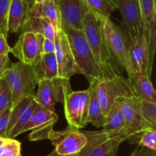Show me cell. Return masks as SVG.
<instances>
[{"label":"cell","instance_id":"cell-1","mask_svg":"<svg viewBox=\"0 0 156 156\" xmlns=\"http://www.w3.org/2000/svg\"><path fill=\"white\" fill-rule=\"evenodd\" d=\"M103 21L104 19L89 11L83 18L82 32L96 62L101 69L105 79H109L121 74L118 65L108 50L104 33Z\"/></svg>","mask_w":156,"mask_h":156},{"label":"cell","instance_id":"cell-2","mask_svg":"<svg viewBox=\"0 0 156 156\" xmlns=\"http://www.w3.org/2000/svg\"><path fill=\"white\" fill-rule=\"evenodd\" d=\"M87 138V144L77 156H117L123 142L133 143L134 134L126 127L118 130L82 131Z\"/></svg>","mask_w":156,"mask_h":156},{"label":"cell","instance_id":"cell-3","mask_svg":"<svg viewBox=\"0 0 156 156\" xmlns=\"http://www.w3.org/2000/svg\"><path fill=\"white\" fill-rule=\"evenodd\" d=\"M66 34L79 74L85 76L90 85L105 79L101 69L94 59L82 31L61 27Z\"/></svg>","mask_w":156,"mask_h":156},{"label":"cell","instance_id":"cell-4","mask_svg":"<svg viewBox=\"0 0 156 156\" xmlns=\"http://www.w3.org/2000/svg\"><path fill=\"white\" fill-rule=\"evenodd\" d=\"M89 88L94 91L105 117L116 101L123 98L136 96L129 81L122 75L101 79L91 84Z\"/></svg>","mask_w":156,"mask_h":156},{"label":"cell","instance_id":"cell-5","mask_svg":"<svg viewBox=\"0 0 156 156\" xmlns=\"http://www.w3.org/2000/svg\"><path fill=\"white\" fill-rule=\"evenodd\" d=\"M3 77L7 82L12 96V108L21 99L33 97L34 89L38 84L32 66L21 62L12 63Z\"/></svg>","mask_w":156,"mask_h":156},{"label":"cell","instance_id":"cell-6","mask_svg":"<svg viewBox=\"0 0 156 156\" xmlns=\"http://www.w3.org/2000/svg\"><path fill=\"white\" fill-rule=\"evenodd\" d=\"M103 28L108 50L118 66L126 70L128 79L133 76L129 61L130 37L126 30L106 18L103 21Z\"/></svg>","mask_w":156,"mask_h":156},{"label":"cell","instance_id":"cell-7","mask_svg":"<svg viewBox=\"0 0 156 156\" xmlns=\"http://www.w3.org/2000/svg\"><path fill=\"white\" fill-rule=\"evenodd\" d=\"M37 85V91L34 95V101L51 112H55L56 102L63 104L66 96L72 91L69 80L59 77L41 80Z\"/></svg>","mask_w":156,"mask_h":156},{"label":"cell","instance_id":"cell-8","mask_svg":"<svg viewBox=\"0 0 156 156\" xmlns=\"http://www.w3.org/2000/svg\"><path fill=\"white\" fill-rule=\"evenodd\" d=\"M91 89L69 93L64 100V113L69 126L75 129H82L88 123Z\"/></svg>","mask_w":156,"mask_h":156},{"label":"cell","instance_id":"cell-9","mask_svg":"<svg viewBox=\"0 0 156 156\" xmlns=\"http://www.w3.org/2000/svg\"><path fill=\"white\" fill-rule=\"evenodd\" d=\"M48 139L55 146V152L59 155H78L87 144V138L82 131L68 126L62 130H51Z\"/></svg>","mask_w":156,"mask_h":156},{"label":"cell","instance_id":"cell-10","mask_svg":"<svg viewBox=\"0 0 156 156\" xmlns=\"http://www.w3.org/2000/svg\"><path fill=\"white\" fill-rule=\"evenodd\" d=\"M141 12L143 35L149 53V69L151 76L156 49V4L155 0H139Z\"/></svg>","mask_w":156,"mask_h":156},{"label":"cell","instance_id":"cell-11","mask_svg":"<svg viewBox=\"0 0 156 156\" xmlns=\"http://www.w3.org/2000/svg\"><path fill=\"white\" fill-rule=\"evenodd\" d=\"M44 37L33 32H24L20 34L11 53L20 62L33 66L42 56V45Z\"/></svg>","mask_w":156,"mask_h":156},{"label":"cell","instance_id":"cell-12","mask_svg":"<svg viewBox=\"0 0 156 156\" xmlns=\"http://www.w3.org/2000/svg\"><path fill=\"white\" fill-rule=\"evenodd\" d=\"M55 56L58 66V74L61 79H68L79 71L75 62L66 34L62 28L56 30L54 38Z\"/></svg>","mask_w":156,"mask_h":156},{"label":"cell","instance_id":"cell-13","mask_svg":"<svg viewBox=\"0 0 156 156\" xmlns=\"http://www.w3.org/2000/svg\"><path fill=\"white\" fill-rule=\"evenodd\" d=\"M120 109L124 118L125 127L134 134L133 144H137L138 137L142 133L149 129H155L146 123L141 115L140 98L136 96L118 99Z\"/></svg>","mask_w":156,"mask_h":156},{"label":"cell","instance_id":"cell-14","mask_svg":"<svg viewBox=\"0 0 156 156\" xmlns=\"http://www.w3.org/2000/svg\"><path fill=\"white\" fill-rule=\"evenodd\" d=\"M58 120L56 112H51L37 104L35 111L31 118L25 127L23 129L22 133L28 130H32L29 135L30 141H38L48 139L49 133L53 130V126Z\"/></svg>","mask_w":156,"mask_h":156},{"label":"cell","instance_id":"cell-15","mask_svg":"<svg viewBox=\"0 0 156 156\" xmlns=\"http://www.w3.org/2000/svg\"><path fill=\"white\" fill-rule=\"evenodd\" d=\"M60 14L61 27L82 31V21L89 12L82 0H56Z\"/></svg>","mask_w":156,"mask_h":156},{"label":"cell","instance_id":"cell-16","mask_svg":"<svg viewBox=\"0 0 156 156\" xmlns=\"http://www.w3.org/2000/svg\"><path fill=\"white\" fill-rule=\"evenodd\" d=\"M115 2L130 39L142 34L143 25L139 0H115Z\"/></svg>","mask_w":156,"mask_h":156},{"label":"cell","instance_id":"cell-17","mask_svg":"<svg viewBox=\"0 0 156 156\" xmlns=\"http://www.w3.org/2000/svg\"><path fill=\"white\" fill-rule=\"evenodd\" d=\"M129 61L133 74L149 75V53L143 34L130 39Z\"/></svg>","mask_w":156,"mask_h":156},{"label":"cell","instance_id":"cell-18","mask_svg":"<svg viewBox=\"0 0 156 156\" xmlns=\"http://www.w3.org/2000/svg\"><path fill=\"white\" fill-rule=\"evenodd\" d=\"M31 6L27 0H12L8 18V32L18 33L29 18V11Z\"/></svg>","mask_w":156,"mask_h":156},{"label":"cell","instance_id":"cell-19","mask_svg":"<svg viewBox=\"0 0 156 156\" xmlns=\"http://www.w3.org/2000/svg\"><path fill=\"white\" fill-rule=\"evenodd\" d=\"M44 18L50 20L56 30L61 28V19L56 0H46L41 3H34L29 11V18Z\"/></svg>","mask_w":156,"mask_h":156},{"label":"cell","instance_id":"cell-20","mask_svg":"<svg viewBox=\"0 0 156 156\" xmlns=\"http://www.w3.org/2000/svg\"><path fill=\"white\" fill-rule=\"evenodd\" d=\"M128 80L132 85L136 97L142 100L156 103V91L149 75L134 74Z\"/></svg>","mask_w":156,"mask_h":156},{"label":"cell","instance_id":"cell-21","mask_svg":"<svg viewBox=\"0 0 156 156\" xmlns=\"http://www.w3.org/2000/svg\"><path fill=\"white\" fill-rule=\"evenodd\" d=\"M38 82L44 79H53L59 77L58 66L55 53L44 54L32 66Z\"/></svg>","mask_w":156,"mask_h":156},{"label":"cell","instance_id":"cell-22","mask_svg":"<svg viewBox=\"0 0 156 156\" xmlns=\"http://www.w3.org/2000/svg\"><path fill=\"white\" fill-rule=\"evenodd\" d=\"M56 30L55 26L50 20L44 18L30 17L20 31L21 34L24 32H33L41 34L44 38L54 41Z\"/></svg>","mask_w":156,"mask_h":156},{"label":"cell","instance_id":"cell-23","mask_svg":"<svg viewBox=\"0 0 156 156\" xmlns=\"http://www.w3.org/2000/svg\"><path fill=\"white\" fill-rule=\"evenodd\" d=\"M88 10L102 19L109 18L117 9L115 0H82Z\"/></svg>","mask_w":156,"mask_h":156},{"label":"cell","instance_id":"cell-24","mask_svg":"<svg viewBox=\"0 0 156 156\" xmlns=\"http://www.w3.org/2000/svg\"><path fill=\"white\" fill-rule=\"evenodd\" d=\"M103 130H118L125 127L124 118L120 109L119 101L117 100L105 117Z\"/></svg>","mask_w":156,"mask_h":156},{"label":"cell","instance_id":"cell-25","mask_svg":"<svg viewBox=\"0 0 156 156\" xmlns=\"http://www.w3.org/2000/svg\"><path fill=\"white\" fill-rule=\"evenodd\" d=\"M91 89L89 108H88V123H91L95 127H102L105 122V116L102 113L101 108L98 103L94 91Z\"/></svg>","mask_w":156,"mask_h":156},{"label":"cell","instance_id":"cell-26","mask_svg":"<svg viewBox=\"0 0 156 156\" xmlns=\"http://www.w3.org/2000/svg\"><path fill=\"white\" fill-rule=\"evenodd\" d=\"M33 101V97H26L24 98L21 99L16 105H15V106L11 109L10 116H9V125H8L7 132H6L5 135L6 138H7L8 135L9 134L10 131L12 130V128L14 127L15 123L18 122V120H19L20 117L23 115V114L25 112L27 108H28L29 105L32 103Z\"/></svg>","mask_w":156,"mask_h":156},{"label":"cell","instance_id":"cell-27","mask_svg":"<svg viewBox=\"0 0 156 156\" xmlns=\"http://www.w3.org/2000/svg\"><path fill=\"white\" fill-rule=\"evenodd\" d=\"M37 107V103L33 101L32 103L29 105L28 108H27V110L25 111V112L23 114V115L20 117L19 120H18L15 125L14 126V127L12 128V130L10 131L9 134L8 135L7 138L9 139H15V137L18 136V135L22 133V130L24 127H25L26 125L27 124V123L29 122V120L31 118V116L33 114L34 111H35V108Z\"/></svg>","mask_w":156,"mask_h":156},{"label":"cell","instance_id":"cell-28","mask_svg":"<svg viewBox=\"0 0 156 156\" xmlns=\"http://www.w3.org/2000/svg\"><path fill=\"white\" fill-rule=\"evenodd\" d=\"M141 115L145 121L152 127H156V103L142 100L140 98Z\"/></svg>","mask_w":156,"mask_h":156},{"label":"cell","instance_id":"cell-29","mask_svg":"<svg viewBox=\"0 0 156 156\" xmlns=\"http://www.w3.org/2000/svg\"><path fill=\"white\" fill-rule=\"evenodd\" d=\"M12 108L11 89L4 77L0 79V112Z\"/></svg>","mask_w":156,"mask_h":156},{"label":"cell","instance_id":"cell-30","mask_svg":"<svg viewBox=\"0 0 156 156\" xmlns=\"http://www.w3.org/2000/svg\"><path fill=\"white\" fill-rule=\"evenodd\" d=\"M12 0H0V33L6 38L9 36L8 32V18Z\"/></svg>","mask_w":156,"mask_h":156},{"label":"cell","instance_id":"cell-31","mask_svg":"<svg viewBox=\"0 0 156 156\" xmlns=\"http://www.w3.org/2000/svg\"><path fill=\"white\" fill-rule=\"evenodd\" d=\"M137 144L151 150L156 151V129H149L142 133L138 137Z\"/></svg>","mask_w":156,"mask_h":156},{"label":"cell","instance_id":"cell-32","mask_svg":"<svg viewBox=\"0 0 156 156\" xmlns=\"http://www.w3.org/2000/svg\"><path fill=\"white\" fill-rule=\"evenodd\" d=\"M0 156H21V143L15 139H9L0 147Z\"/></svg>","mask_w":156,"mask_h":156},{"label":"cell","instance_id":"cell-33","mask_svg":"<svg viewBox=\"0 0 156 156\" xmlns=\"http://www.w3.org/2000/svg\"><path fill=\"white\" fill-rule=\"evenodd\" d=\"M10 112L11 109H6L0 112V136L1 137H5Z\"/></svg>","mask_w":156,"mask_h":156},{"label":"cell","instance_id":"cell-34","mask_svg":"<svg viewBox=\"0 0 156 156\" xmlns=\"http://www.w3.org/2000/svg\"><path fill=\"white\" fill-rule=\"evenodd\" d=\"M12 62L9 56L0 55V79L4 76L6 72L12 67Z\"/></svg>","mask_w":156,"mask_h":156},{"label":"cell","instance_id":"cell-35","mask_svg":"<svg viewBox=\"0 0 156 156\" xmlns=\"http://www.w3.org/2000/svg\"><path fill=\"white\" fill-rule=\"evenodd\" d=\"M129 156H156V151L151 150L138 145Z\"/></svg>","mask_w":156,"mask_h":156},{"label":"cell","instance_id":"cell-36","mask_svg":"<svg viewBox=\"0 0 156 156\" xmlns=\"http://www.w3.org/2000/svg\"><path fill=\"white\" fill-rule=\"evenodd\" d=\"M55 52L54 41L47 38H44L42 45V55L50 54Z\"/></svg>","mask_w":156,"mask_h":156},{"label":"cell","instance_id":"cell-37","mask_svg":"<svg viewBox=\"0 0 156 156\" xmlns=\"http://www.w3.org/2000/svg\"><path fill=\"white\" fill-rule=\"evenodd\" d=\"M12 47L9 45L6 37L0 33V55L9 56V53H11Z\"/></svg>","mask_w":156,"mask_h":156},{"label":"cell","instance_id":"cell-38","mask_svg":"<svg viewBox=\"0 0 156 156\" xmlns=\"http://www.w3.org/2000/svg\"><path fill=\"white\" fill-rule=\"evenodd\" d=\"M8 138H5V137H1L0 136V147H1L2 146L3 144H4L5 143L6 141H7Z\"/></svg>","mask_w":156,"mask_h":156},{"label":"cell","instance_id":"cell-39","mask_svg":"<svg viewBox=\"0 0 156 156\" xmlns=\"http://www.w3.org/2000/svg\"><path fill=\"white\" fill-rule=\"evenodd\" d=\"M47 156H62V155H59L57 153H56V152H55V150H53V152H51V153L49 154V155ZM66 156H77V155H66Z\"/></svg>","mask_w":156,"mask_h":156},{"label":"cell","instance_id":"cell-40","mask_svg":"<svg viewBox=\"0 0 156 156\" xmlns=\"http://www.w3.org/2000/svg\"><path fill=\"white\" fill-rule=\"evenodd\" d=\"M44 1H46V0H35L34 3H41Z\"/></svg>","mask_w":156,"mask_h":156},{"label":"cell","instance_id":"cell-41","mask_svg":"<svg viewBox=\"0 0 156 156\" xmlns=\"http://www.w3.org/2000/svg\"><path fill=\"white\" fill-rule=\"evenodd\" d=\"M27 2H29L30 3V4L31 5H33L34 3V2H35V0H27Z\"/></svg>","mask_w":156,"mask_h":156}]
</instances>
